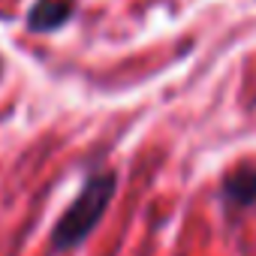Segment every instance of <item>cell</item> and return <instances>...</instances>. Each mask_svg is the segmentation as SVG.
Segmentation results:
<instances>
[{
	"label": "cell",
	"mask_w": 256,
	"mask_h": 256,
	"mask_svg": "<svg viewBox=\"0 0 256 256\" xmlns=\"http://www.w3.org/2000/svg\"><path fill=\"white\" fill-rule=\"evenodd\" d=\"M72 12V0H36L30 6L28 24L30 30H54L60 28Z\"/></svg>",
	"instance_id": "7a4b0ae2"
},
{
	"label": "cell",
	"mask_w": 256,
	"mask_h": 256,
	"mask_svg": "<svg viewBox=\"0 0 256 256\" xmlns=\"http://www.w3.org/2000/svg\"><path fill=\"white\" fill-rule=\"evenodd\" d=\"M118 190V175L114 172H96L90 175L78 196L70 202V208L58 217L52 229V250H72L78 247L102 220V214L112 205V196Z\"/></svg>",
	"instance_id": "6da1fadb"
},
{
	"label": "cell",
	"mask_w": 256,
	"mask_h": 256,
	"mask_svg": "<svg viewBox=\"0 0 256 256\" xmlns=\"http://www.w3.org/2000/svg\"><path fill=\"white\" fill-rule=\"evenodd\" d=\"M226 199L229 202H238V205H250L256 199V169H238L235 175L226 178V187H223Z\"/></svg>",
	"instance_id": "3957f363"
},
{
	"label": "cell",
	"mask_w": 256,
	"mask_h": 256,
	"mask_svg": "<svg viewBox=\"0 0 256 256\" xmlns=\"http://www.w3.org/2000/svg\"><path fill=\"white\" fill-rule=\"evenodd\" d=\"M0 76H4V64H0Z\"/></svg>",
	"instance_id": "277c9868"
}]
</instances>
